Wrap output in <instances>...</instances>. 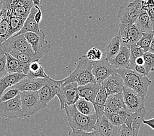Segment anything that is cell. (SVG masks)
Here are the masks:
<instances>
[{
    "instance_id": "e0dca14e",
    "label": "cell",
    "mask_w": 154,
    "mask_h": 136,
    "mask_svg": "<svg viewBox=\"0 0 154 136\" xmlns=\"http://www.w3.org/2000/svg\"><path fill=\"white\" fill-rule=\"evenodd\" d=\"M108 95L113 94L123 93V90L125 86L123 80L117 72L113 73L108 77L101 83Z\"/></svg>"
},
{
    "instance_id": "bcb514c9",
    "label": "cell",
    "mask_w": 154,
    "mask_h": 136,
    "mask_svg": "<svg viewBox=\"0 0 154 136\" xmlns=\"http://www.w3.org/2000/svg\"><path fill=\"white\" fill-rule=\"evenodd\" d=\"M148 51H149V52H150V53L154 54V36H153V38L152 43H151V44H150V46H149Z\"/></svg>"
},
{
    "instance_id": "ffe728a7",
    "label": "cell",
    "mask_w": 154,
    "mask_h": 136,
    "mask_svg": "<svg viewBox=\"0 0 154 136\" xmlns=\"http://www.w3.org/2000/svg\"><path fill=\"white\" fill-rule=\"evenodd\" d=\"M124 109L126 108L123 100V93L108 95L105 104L104 112L117 113Z\"/></svg>"
},
{
    "instance_id": "f6af8a7d",
    "label": "cell",
    "mask_w": 154,
    "mask_h": 136,
    "mask_svg": "<svg viewBox=\"0 0 154 136\" xmlns=\"http://www.w3.org/2000/svg\"><path fill=\"white\" fill-rule=\"evenodd\" d=\"M144 58L143 56L139 57L137 58V60H135L134 62V65H144Z\"/></svg>"
},
{
    "instance_id": "8fae6325",
    "label": "cell",
    "mask_w": 154,
    "mask_h": 136,
    "mask_svg": "<svg viewBox=\"0 0 154 136\" xmlns=\"http://www.w3.org/2000/svg\"><path fill=\"white\" fill-rule=\"evenodd\" d=\"M123 97L125 108L131 113H134L140 111L144 108L145 100L133 90L124 86Z\"/></svg>"
},
{
    "instance_id": "9a60e30c",
    "label": "cell",
    "mask_w": 154,
    "mask_h": 136,
    "mask_svg": "<svg viewBox=\"0 0 154 136\" xmlns=\"http://www.w3.org/2000/svg\"><path fill=\"white\" fill-rule=\"evenodd\" d=\"M146 113H147V111L145 107L140 110V111L135 113V116L131 126L129 127L123 124L120 126L119 136H138L140 126L144 120Z\"/></svg>"
},
{
    "instance_id": "7dc6e473",
    "label": "cell",
    "mask_w": 154,
    "mask_h": 136,
    "mask_svg": "<svg viewBox=\"0 0 154 136\" xmlns=\"http://www.w3.org/2000/svg\"><path fill=\"white\" fill-rule=\"evenodd\" d=\"M5 12H6V9L5 8V7H3L2 11H0V21L2 20V18H3V15L5 14Z\"/></svg>"
},
{
    "instance_id": "60d3db41",
    "label": "cell",
    "mask_w": 154,
    "mask_h": 136,
    "mask_svg": "<svg viewBox=\"0 0 154 136\" xmlns=\"http://www.w3.org/2000/svg\"><path fill=\"white\" fill-rule=\"evenodd\" d=\"M133 70L137 71L138 73H140V74L144 75L146 76H148V72L147 71V69H146L144 64L141 65H134Z\"/></svg>"
},
{
    "instance_id": "836d02e7",
    "label": "cell",
    "mask_w": 154,
    "mask_h": 136,
    "mask_svg": "<svg viewBox=\"0 0 154 136\" xmlns=\"http://www.w3.org/2000/svg\"><path fill=\"white\" fill-rule=\"evenodd\" d=\"M86 57L91 62H97L101 60L103 58V52L96 47H92L87 52Z\"/></svg>"
},
{
    "instance_id": "7a4b0ae2",
    "label": "cell",
    "mask_w": 154,
    "mask_h": 136,
    "mask_svg": "<svg viewBox=\"0 0 154 136\" xmlns=\"http://www.w3.org/2000/svg\"><path fill=\"white\" fill-rule=\"evenodd\" d=\"M64 110L69 126L72 129L88 132L93 131L97 120L96 114L92 115H83L76 109L75 105H65Z\"/></svg>"
},
{
    "instance_id": "d590c367",
    "label": "cell",
    "mask_w": 154,
    "mask_h": 136,
    "mask_svg": "<svg viewBox=\"0 0 154 136\" xmlns=\"http://www.w3.org/2000/svg\"><path fill=\"white\" fill-rule=\"evenodd\" d=\"M144 60V65L148 73L154 71V54L148 51L143 54Z\"/></svg>"
},
{
    "instance_id": "603a6c76",
    "label": "cell",
    "mask_w": 154,
    "mask_h": 136,
    "mask_svg": "<svg viewBox=\"0 0 154 136\" xmlns=\"http://www.w3.org/2000/svg\"><path fill=\"white\" fill-rule=\"evenodd\" d=\"M38 11V9L35 8L34 6L32 7L31 9L30 13H29L28 17L26 19L23 28L19 32H18L17 34L14 35V36L19 35L21 34H24L25 33L27 32H39L40 30L39 26L36 23L35 20V14L36 12Z\"/></svg>"
},
{
    "instance_id": "74e56055",
    "label": "cell",
    "mask_w": 154,
    "mask_h": 136,
    "mask_svg": "<svg viewBox=\"0 0 154 136\" xmlns=\"http://www.w3.org/2000/svg\"><path fill=\"white\" fill-rule=\"evenodd\" d=\"M7 74L6 69V56L5 54H0V78Z\"/></svg>"
},
{
    "instance_id": "b9f144b4",
    "label": "cell",
    "mask_w": 154,
    "mask_h": 136,
    "mask_svg": "<svg viewBox=\"0 0 154 136\" xmlns=\"http://www.w3.org/2000/svg\"><path fill=\"white\" fill-rule=\"evenodd\" d=\"M34 6L38 9V11L36 12V13L35 14V20L36 21V23H37V24L39 26L40 22H41V20L42 19V12L41 11V9H40V7H39V5L34 4Z\"/></svg>"
},
{
    "instance_id": "cb8c5ba5",
    "label": "cell",
    "mask_w": 154,
    "mask_h": 136,
    "mask_svg": "<svg viewBox=\"0 0 154 136\" xmlns=\"http://www.w3.org/2000/svg\"><path fill=\"white\" fill-rule=\"evenodd\" d=\"M121 47H122L121 39L118 35H116L113 38L109 39L106 45L104 50V58L109 61L112 60L118 54Z\"/></svg>"
},
{
    "instance_id": "7c38bea8",
    "label": "cell",
    "mask_w": 154,
    "mask_h": 136,
    "mask_svg": "<svg viewBox=\"0 0 154 136\" xmlns=\"http://www.w3.org/2000/svg\"><path fill=\"white\" fill-rule=\"evenodd\" d=\"M116 72L117 69L104 58L101 60L93 62L92 73L98 84H101L105 79Z\"/></svg>"
},
{
    "instance_id": "4dcf8cb0",
    "label": "cell",
    "mask_w": 154,
    "mask_h": 136,
    "mask_svg": "<svg viewBox=\"0 0 154 136\" xmlns=\"http://www.w3.org/2000/svg\"><path fill=\"white\" fill-rule=\"evenodd\" d=\"M24 64H30L34 61H39V59L35 54H31L25 52H12L9 53Z\"/></svg>"
},
{
    "instance_id": "ac0fdd59",
    "label": "cell",
    "mask_w": 154,
    "mask_h": 136,
    "mask_svg": "<svg viewBox=\"0 0 154 136\" xmlns=\"http://www.w3.org/2000/svg\"><path fill=\"white\" fill-rule=\"evenodd\" d=\"M109 62L116 69H133L130 62V49L126 47L122 46L118 54Z\"/></svg>"
},
{
    "instance_id": "d6986e66",
    "label": "cell",
    "mask_w": 154,
    "mask_h": 136,
    "mask_svg": "<svg viewBox=\"0 0 154 136\" xmlns=\"http://www.w3.org/2000/svg\"><path fill=\"white\" fill-rule=\"evenodd\" d=\"M6 56V69L7 73H21L26 75L29 71V64H24L9 53Z\"/></svg>"
},
{
    "instance_id": "ee69618b",
    "label": "cell",
    "mask_w": 154,
    "mask_h": 136,
    "mask_svg": "<svg viewBox=\"0 0 154 136\" xmlns=\"http://www.w3.org/2000/svg\"><path fill=\"white\" fill-rule=\"evenodd\" d=\"M143 124L147 125L149 127H150L154 130V118L148 120H144L143 121Z\"/></svg>"
},
{
    "instance_id": "6da1fadb",
    "label": "cell",
    "mask_w": 154,
    "mask_h": 136,
    "mask_svg": "<svg viewBox=\"0 0 154 136\" xmlns=\"http://www.w3.org/2000/svg\"><path fill=\"white\" fill-rule=\"evenodd\" d=\"M117 72L122 76L125 86L134 90L145 100L148 98V89L152 84L148 76L131 69H117Z\"/></svg>"
},
{
    "instance_id": "ab89813d",
    "label": "cell",
    "mask_w": 154,
    "mask_h": 136,
    "mask_svg": "<svg viewBox=\"0 0 154 136\" xmlns=\"http://www.w3.org/2000/svg\"><path fill=\"white\" fill-rule=\"evenodd\" d=\"M140 2L144 11L147 12L154 7V0H140Z\"/></svg>"
},
{
    "instance_id": "d6a6232c",
    "label": "cell",
    "mask_w": 154,
    "mask_h": 136,
    "mask_svg": "<svg viewBox=\"0 0 154 136\" xmlns=\"http://www.w3.org/2000/svg\"><path fill=\"white\" fill-rule=\"evenodd\" d=\"M130 62L132 66L134 67V62L137 58L143 56V54L144 53V51L140 47H139L137 44L132 45L130 48Z\"/></svg>"
},
{
    "instance_id": "f35d334b",
    "label": "cell",
    "mask_w": 154,
    "mask_h": 136,
    "mask_svg": "<svg viewBox=\"0 0 154 136\" xmlns=\"http://www.w3.org/2000/svg\"><path fill=\"white\" fill-rule=\"evenodd\" d=\"M69 136H96L94 131H85L82 130H73L69 131L68 133Z\"/></svg>"
},
{
    "instance_id": "4316f807",
    "label": "cell",
    "mask_w": 154,
    "mask_h": 136,
    "mask_svg": "<svg viewBox=\"0 0 154 136\" xmlns=\"http://www.w3.org/2000/svg\"><path fill=\"white\" fill-rule=\"evenodd\" d=\"M26 18L9 17V29L7 33V38L14 36L23 28Z\"/></svg>"
},
{
    "instance_id": "c3c4849f",
    "label": "cell",
    "mask_w": 154,
    "mask_h": 136,
    "mask_svg": "<svg viewBox=\"0 0 154 136\" xmlns=\"http://www.w3.org/2000/svg\"><path fill=\"white\" fill-rule=\"evenodd\" d=\"M68 136H69V135H68Z\"/></svg>"
},
{
    "instance_id": "30bf717a",
    "label": "cell",
    "mask_w": 154,
    "mask_h": 136,
    "mask_svg": "<svg viewBox=\"0 0 154 136\" xmlns=\"http://www.w3.org/2000/svg\"><path fill=\"white\" fill-rule=\"evenodd\" d=\"M0 116L14 120L24 118L21 108L20 93L12 100L0 103Z\"/></svg>"
},
{
    "instance_id": "8992f818",
    "label": "cell",
    "mask_w": 154,
    "mask_h": 136,
    "mask_svg": "<svg viewBox=\"0 0 154 136\" xmlns=\"http://www.w3.org/2000/svg\"><path fill=\"white\" fill-rule=\"evenodd\" d=\"M12 52H25L35 54L32 47L25 39L23 34L11 37L0 45V53L2 54Z\"/></svg>"
},
{
    "instance_id": "e575fe53",
    "label": "cell",
    "mask_w": 154,
    "mask_h": 136,
    "mask_svg": "<svg viewBox=\"0 0 154 136\" xmlns=\"http://www.w3.org/2000/svg\"><path fill=\"white\" fill-rule=\"evenodd\" d=\"M20 92L17 89H14V88L12 87L9 88L3 92L2 97L0 98V103L12 100V99L14 98L18 95L20 94Z\"/></svg>"
},
{
    "instance_id": "484cf974",
    "label": "cell",
    "mask_w": 154,
    "mask_h": 136,
    "mask_svg": "<svg viewBox=\"0 0 154 136\" xmlns=\"http://www.w3.org/2000/svg\"><path fill=\"white\" fill-rule=\"evenodd\" d=\"M26 76L30 78H45L49 75L39 61H34L29 64V71Z\"/></svg>"
},
{
    "instance_id": "f546056e",
    "label": "cell",
    "mask_w": 154,
    "mask_h": 136,
    "mask_svg": "<svg viewBox=\"0 0 154 136\" xmlns=\"http://www.w3.org/2000/svg\"><path fill=\"white\" fill-rule=\"evenodd\" d=\"M5 8L6 9V12L0 21V45L8 39L7 33L9 29V14L8 10L6 7Z\"/></svg>"
},
{
    "instance_id": "52a82bcc",
    "label": "cell",
    "mask_w": 154,
    "mask_h": 136,
    "mask_svg": "<svg viewBox=\"0 0 154 136\" xmlns=\"http://www.w3.org/2000/svg\"><path fill=\"white\" fill-rule=\"evenodd\" d=\"M78 84L75 82L62 83L57 94L60 101V109H64L65 105H74L80 98L78 90Z\"/></svg>"
},
{
    "instance_id": "f1b7e54d",
    "label": "cell",
    "mask_w": 154,
    "mask_h": 136,
    "mask_svg": "<svg viewBox=\"0 0 154 136\" xmlns=\"http://www.w3.org/2000/svg\"><path fill=\"white\" fill-rule=\"evenodd\" d=\"M74 105L76 109L83 115H92L95 114V109L93 103L83 98H79Z\"/></svg>"
},
{
    "instance_id": "44dd1931",
    "label": "cell",
    "mask_w": 154,
    "mask_h": 136,
    "mask_svg": "<svg viewBox=\"0 0 154 136\" xmlns=\"http://www.w3.org/2000/svg\"><path fill=\"white\" fill-rule=\"evenodd\" d=\"M100 84L96 83H88L85 85L78 86V90L80 98L85 99L86 100L93 102L96 98L97 94L100 89Z\"/></svg>"
},
{
    "instance_id": "5bb4252c",
    "label": "cell",
    "mask_w": 154,
    "mask_h": 136,
    "mask_svg": "<svg viewBox=\"0 0 154 136\" xmlns=\"http://www.w3.org/2000/svg\"><path fill=\"white\" fill-rule=\"evenodd\" d=\"M120 126L113 125L103 115L97 119L93 131L96 136H119Z\"/></svg>"
},
{
    "instance_id": "5b68a950",
    "label": "cell",
    "mask_w": 154,
    "mask_h": 136,
    "mask_svg": "<svg viewBox=\"0 0 154 136\" xmlns=\"http://www.w3.org/2000/svg\"><path fill=\"white\" fill-rule=\"evenodd\" d=\"M144 12L140 0L123 3L119 7L117 18L119 20V24L127 26L134 24L140 14Z\"/></svg>"
},
{
    "instance_id": "2e32d148",
    "label": "cell",
    "mask_w": 154,
    "mask_h": 136,
    "mask_svg": "<svg viewBox=\"0 0 154 136\" xmlns=\"http://www.w3.org/2000/svg\"><path fill=\"white\" fill-rule=\"evenodd\" d=\"M47 77L45 78H30L26 76L12 88L18 89L20 92L23 91L37 92L46 83Z\"/></svg>"
},
{
    "instance_id": "7bdbcfd3",
    "label": "cell",
    "mask_w": 154,
    "mask_h": 136,
    "mask_svg": "<svg viewBox=\"0 0 154 136\" xmlns=\"http://www.w3.org/2000/svg\"><path fill=\"white\" fill-rule=\"evenodd\" d=\"M146 13L148 14L149 17L150 18V21H151V23H152L153 31L154 32V7L151 9L148 10Z\"/></svg>"
},
{
    "instance_id": "83f0119b",
    "label": "cell",
    "mask_w": 154,
    "mask_h": 136,
    "mask_svg": "<svg viewBox=\"0 0 154 136\" xmlns=\"http://www.w3.org/2000/svg\"><path fill=\"white\" fill-rule=\"evenodd\" d=\"M134 24L142 33L153 31L152 26L148 14L146 11L142 12L136 20Z\"/></svg>"
},
{
    "instance_id": "ba28073f",
    "label": "cell",
    "mask_w": 154,
    "mask_h": 136,
    "mask_svg": "<svg viewBox=\"0 0 154 136\" xmlns=\"http://www.w3.org/2000/svg\"><path fill=\"white\" fill-rule=\"evenodd\" d=\"M23 35L39 59L50 50L51 46L46 41L45 34L42 30L39 32H27Z\"/></svg>"
},
{
    "instance_id": "3957f363",
    "label": "cell",
    "mask_w": 154,
    "mask_h": 136,
    "mask_svg": "<svg viewBox=\"0 0 154 136\" xmlns=\"http://www.w3.org/2000/svg\"><path fill=\"white\" fill-rule=\"evenodd\" d=\"M93 62L87 59L85 55L79 58L75 69L66 78L61 80L62 83L75 82L78 86L85 85L88 83H96V80L92 73Z\"/></svg>"
},
{
    "instance_id": "9c48e42d",
    "label": "cell",
    "mask_w": 154,
    "mask_h": 136,
    "mask_svg": "<svg viewBox=\"0 0 154 136\" xmlns=\"http://www.w3.org/2000/svg\"><path fill=\"white\" fill-rule=\"evenodd\" d=\"M121 39L122 46L130 48L132 45L137 44L142 35L134 23L130 25H119V32L117 34Z\"/></svg>"
},
{
    "instance_id": "1f68e13d",
    "label": "cell",
    "mask_w": 154,
    "mask_h": 136,
    "mask_svg": "<svg viewBox=\"0 0 154 136\" xmlns=\"http://www.w3.org/2000/svg\"><path fill=\"white\" fill-rule=\"evenodd\" d=\"M153 36H154L153 31L142 33V35L141 37V38L137 43V45H138L139 47H140L142 49L144 50V53L148 52Z\"/></svg>"
},
{
    "instance_id": "8d00e7d4",
    "label": "cell",
    "mask_w": 154,
    "mask_h": 136,
    "mask_svg": "<svg viewBox=\"0 0 154 136\" xmlns=\"http://www.w3.org/2000/svg\"><path fill=\"white\" fill-rule=\"evenodd\" d=\"M104 115L106 117V119L116 126H121L123 124L122 117L117 113L104 112Z\"/></svg>"
},
{
    "instance_id": "7402d4cb",
    "label": "cell",
    "mask_w": 154,
    "mask_h": 136,
    "mask_svg": "<svg viewBox=\"0 0 154 136\" xmlns=\"http://www.w3.org/2000/svg\"><path fill=\"white\" fill-rule=\"evenodd\" d=\"M25 77L26 75L23 73H7L6 75L0 78V98L7 89L15 85Z\"/></svg>"
},
{
    "instance_id": "277c9868",
    "label": "cell",
    "mask_w": 154,
    "mask_h": 136,
    "mask_svg": "<svg viewBox=\"0 0 154 136\" xmlns=\"http://www.w3.org/2000/svg\"><path fill=\"white\" fill-rule=\"evenodd\" d=\"M20 101L24 118H30L46 107L40 101L37 92H21Z\"/></svg>"
},
{
    "instance_id": "d4e9b609",
    "label": "cell",
    "mask_w": 154,
    "mask_h": 136,
    "mask_svg": "<svg viewBox=\"0 0 154 136\" xmlns=\"http://www.w3.org/2000/svg\"><path fill=\"white\" fill-rule=\"evenodd\" d=\"M108 96V94L106 92L105 89L100 85V90H99L93 102L95 109V114H96L97 119L104 115L105 104Z\"/></svg>"
},
{
    "instance_id": "4fadbf2b",
    "label": "cell",
    "mask_w": 154,
    "mask_h": 136,
    "mask_svg": "<svg viewBox=\"0 0 154 136\" xmlns=\"http://www.w3.org/2000/svg\"><path fill=\"white\" fill-rule=\"evenodd\" d=\"M61 86V80H57L47 77V82L44 85L37 91L39 100L45 106L57 96L58 89Z\"/></svg>"
}]
</instances>
